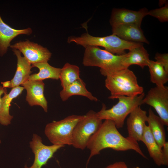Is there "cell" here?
<instances>
[{
	"label": "cell",
	"instance_id": "26",
	"mask_svg": "<svg viewBox=\"0 0 168 168\" xmlns=\"http://www.w3.org/2000/svg\"><path fill=\"white\" fill-rule=\"evenodd\" d=\"M155 58L156 61L161 64L165 71L168 72V54L156 53Z\"/></svg>",
	"mask_w": 168,
	"mask_h": 168
},
{
	"label": "cell",
	"instance_id": "14",
	"mask_svg": "<svg viewBox=\"0 0 168 168\" xmlns=\"http://www.w3.org/2000/svg\"><path fill=\"white\" fill-rule=\"evenodd\" d=\"M17 58V65L16 72L13 78L10 81L2 82L3 88H13L21 85L27 80L32 72L31 64L18 50L12 49Z\"/></svg>",
	"mask_w": 168,
	"mask_h": 168
},
{
	"label": "cell",
	"instance_id": "20",
	"mask_svg": "<svg viewBox=\"0 0 168 168\" xmlns=\"http://www.w3.org/2000/svg\"><path fill=\"white\" fill-rule=\"evenodd\" d=\"M147 122L151 132L159 146L162 148L166 141V133L162 120L155 114L151 108L148 110Z\"/></svg>",
	"mask_w": 168,
	"mask_h": 168
},
{
	"label": "cell",
	"instance_id": "28",
	"mask_svg": "<svg viewBox=\"0 0 168 168\" xmlns=\"http://www.w3.org/2000/svg\"><path fill=\"white\" fill-rule=\"evenodd\" d=\"M105 168H129L126 163L123 161L116 162L109 165Z\"/></svg>",
	"mask_w": 168,
	"mask_h": 168
},
{
	"label": "cell",
	"instance_id": "29",
	"mask_svg": "<svg viewBox=\"0 0 168 168\" xmlns=\"http://www.w3.org/2000/svg\"><path fill=\"white\" fill-rule=\"evenodd\" d=\"M7 90L6 88H3L2 86H0V104L2 95ZM1 141L0 139V143Z\"/></svg>",
	"mask_w": 168,
	"mask_h": 168
},
{
	"label": "cell",
	"instance_id": "4",
	"mask_svg": "<svg viewBox=\"0 0 168 168\" xmlns=\"http://www.w3.org/2000/svg\"><path fill=\"white\" fill-rule=\"evenodd\" d=\"M85 48L83 64L85 66L100 68V72L103 76L108 72L128 68L124 64L125 54L115 55L97 46Z\"/></svg>",
	"mask_w": 168,
	"mask_h": 168
},
{
	"label": "cell",
	"instance_id": "6",
	"mask_svg": "<svg viewBox=\"0 0 168 168\" xmlns=\"http://www.w3.org/2000/svg\"><path fill=\"white\" fill-rule=\"evenodd\" d=\"M84 115H72L58 121L47 124L44 133L53 144L72 145L74 128Z\"/></svg>",
	"mask_w": 168,
	"mask_h": 168
},
{
	"label": "cell",
	"instance_id": "22",
	"mask_svg": "<svg viewBox=\"0 0 168 168\" xmlns=\"http://www.w3.org/2000/svg\"><path fill=\"white\" fill-rule=\"evenodd\" d=\"M32 67L38 68V73L31 74L28 80L30 81H43L48 79L58 80L61 68L53 67L48 62L38 63L31 64Z\"/></svg>",
	"mask_w": 168,
	"mask_h": 168
},
{
	"label": "cell",
	"instance_id": "27",
	"mask_svg": "<svg viewBox=\"0 0 168 168\" xmlns=\"http://www.w3.org/2000/svg\"><path fill=\"white\" fill-rule=\"evenodd\" d=\"M162 155L163 165L167 166L168 165V142H166L162 148Z\"/></svg>",
	"mask_w": 168,
	"mask_h": 168
},
{
	"label": "cell",
	"instance_id": "16",
	"mask_svg": "<svg viewBox=\"0 0 168 168\" xmlns=\"http://www.w3.org/2000/svg\"><path fill=\"white\" fill-rule=\"evenodd\" d=\"M32 32L30 28L20 30L12 28L4 22L0 15V56L6 53L10 42L16 37L22 34L29 35Z\"/></svg>",
	"mask_w": 168,
	"mask_h": 168
},
{
	"label": "cell",
	"instance_id": "18",
	"mask_svg": "<svg viewBox=\"0 0 168 168\" xmlns=\"http://www.w3.org/2000/svg\"><path fill=\"white\" fill-rule=\"evenodd\" d=\"M73 95L85 96L92 101H98L97 98L87 90L85 83L81 78L63 88L60 92V97L63 101L67 100Z\"/></svg>",
	"mask_w": 168,
	"mask_h": 168
},
{
	"label": "cell",
	"instance_id": "1",
	"mask_svg": "<svg viewBox=\"0 0 168 168\" xmlns=\"http://www.w3.org/2000/svg\"><path fill=\"white\" fill-rule=\"evenodd\" d=\"M114 123L105 120L96 132L90 138L86 147L90 151L87 163L93 156L99 154L105 148H110L117 151L132 150L142 157L147 158L138 142L131 138L124 137L118 131Z\"/></svg>",
	"mask_w": 168,
	"mask_h": 168
},
{
	"label": "cell",
	"instance_id": "17",
	"mask_svg": "<svg viewBox=\"0 0 168 168\" xmlns=\"http://www.w3.org/2000/svg\"><path fill=\"white\" fill-rule=\"evenodd\" d=\"M24 88L18 86L12 88L9 93L6 90L4 96L1 97L0 104V124L4 126H8L11 124L13 116L10 114L9 108L11 103L14 98L19 96Z\"/></svg>",
	"mask_w": 168,
	"mask_h": 168
},
{
	"label": "cell",
	"instance_id": "23",
	"mask_svg": "<svg viewBox=\"0 0 168 168\" xmlns=\"http://www.w3.org/2000/svg\"><path fill=\"white\" fill-rule=\"evenodd\" d=\"M150 75V81L156 86H163L168 81V72L157 61L150 60L147 66Z\"/></svg>",
	"mask_w": 168,
	"mask_h": 168
},
{
	"label": "cell",
	"instance_id": "19",
	"mask_svg": "<svg viewBox=\"0 0 168 168\" xmlns=\"http://www.w3.org/2000/svg\"><path fill=\"white\" fill-rule=\"evenodd\" d=\"M149 54L143 45L129 50L125 54L124 64L127 68L132 65H137L143 68L147 66L150 60Z\"/></svg>",
	"mask_w": 168,
	"mask_h": 168
},
{
	"label": "cell",
	"instance_id": "24",
	"mask_svg": "<svg viewBox=\"0 0 168 168\" xmlns=\"http://www.w3.org/2000/svg\"><path fill=\"white\" fill-rule=\"evenodd\" d=\"M80 69L77 66L68 63L61 68L59 79L63 88L80 79Z\"/></svg>",
	"mask_w": 168,
	"mask_h": 168
},
{
	"label": "cell",
	"instance_id": "21",
	"mask_svg": "<svg viewBox=\"0 0 168 168\" xmlns=\"http://www.w3.org/2000/svg\"><path fill=\"white\" fill-rule=\"evenodd\" d=\"M141 141L146 146L150 157L155 164L158 166L163 165L162 148L157 143L146 125Z\"/></svg>",
	"mask_w": 168,
	"mask_h": 168
},
{
	"label": "cell",
	"instance_id": "25",
	"mask_svg": "<svg viewBox=\"0 0 168 168\" xmlns=\"http://www.w3.org/2000/svg\"><path fill=\"white\" fill-rule=\"evenodd\" d=\"M147 15H149L157 18L161 22L168 21V4L165 3L164 6L159 8L154 9L148 11Z\"/></svg>",
	"mask_w": 168,
	"mask_h": 168
},
{
	"label": "cell",
	"instance_id": "7",
	"mask_svg": "<svg viewBox=\"0 0 168 168\" xmlns=\"http://www.w3.org/2000/svg\"><path fill=\"white\" fill-rule=\"evenodd\" d=\"M102 123V120L98 117L97 112L93 110L88 111L74 128L72 145L76 148L84 149L91 137L98 130Z\"/></svg>",
	"mask_w": 168,
	"mask_h": 168
},
{
	"label": "cell",
	"instance_id": "2",
	"mask_svg": "<svg viewBox=\"0 0 168 168\" xmlns=\"http://www.w3.org/2000/svg\"><path fill=\"white\" fill-rule=\"evenodd\" d=\"M105 85L111 93L109 98L114 99L119 96H134L143 92L142 87L138 82L133 72L128 68L107 73Z\"/></svg>",
	"mask_w": 168,
	"mask_h": 168
},
{
	"label": "cell",
	"instance_id": "8",
	"mask_svg": "<svg viewBox=\"0 0 168 168\" xmlns=\"http://www.w3.org/2000/svg\"><path fill=\"white\" fill-rule=\"evenodd\" d=\"M146 104L153 107L165 125L168 126V87L157 86L151 88L143 100Z\"/></svg>",
	"mask_w": 168,
	"mask_h": 168
},
{
	"label": "cell",
	"instance_id": "3",
	"mask_svg": "<svg viewBox=\"0 0 168 168\" xmlns=\"http://www.w3.org/2000/svg\"><path fill=\"white\" fill-rule=\"evenodd\" d=\"M67 42H74L84 48L87 46H101L106 51L113 54L122 55L125 54V50L143 45V43L127 41L120 39L116 35H111L104 37H96L91 35L88 32L80 36H70Z\"/></svg>",
	"mask_w": 168,
	"mask_h": 168
},
{
	"label": "cell",
	"instance_id": "13",
	"mask_svg": "<svg viewBox=\"0 0 168 168\" xmlns=\"http://www.w3.org/2000/svg\"><path fill=\"white\" fill-rule=\"evenodd\" d=\"M26 91V100L32 106H40L45 112L48 111V102L44 95V83L43 81L27 80L21 85Z\"/></svg>",
	"mask_w": 168,
	"mask_h": 168
},
{
	"label": "cell",
	"instance_id": "9",
	"mask_svg": "<svg viewBox=\"0 0 168 168\" xmlns=\"http://www.w3.org/2000/svg\"><path fill=\"white\" fill-rule=\"evenodd\" d=\"M29 145L34 154V160L30 166L28 167L26 164L24 168H41L53 157L55 152L64 146L55 144L46 145L43 143L42 138L35 133L33 134Z\"/></svg>",
	"mask_w": 168,
	"mask_h": 168
},
{
	"label": "cell",
	"instance_id": "11",
	"mask_svg": "<svg viewBox=\"0 0 168 168\" xmlns=\"http://www.w3.org/2000/svg\"><path fill=\"white\" fill-rule=\"evenodd\" d=\"M145 8L134 11L125 8L113 9L110 22L112 27L123 24H136L141 26L143 18L147 15Z\"/></svg>",
	"mask_w": 168,
	"mask_h": 168
},
{
	"label": "cell",
	"instance_id": "30",
	"mask_svg": "<svg viewBox=\"0 0 168 168\" xmlns=\"http://www.w3.org/2000/svg\"><path fill=\"white\" fill-rule=\"evenodd\" d=\"M133 168H140V167L138 166H136V167H133Z\"/></svg>",
	"mask_w": 168,
	"mask_h": 168
},
{
	"label": "cell",
	"instance_id": "10",
	"mask_svg": "<svg viewBox=\"0 0 168 168\" xmlns=\"http://www.w3.org/2000/svg\"><path fill=\"white\" fill-rule=\"evenodd\" d=\"M10 47L20 51L31 64L48 62L52 55L47 48L29 40L18 42Z\"/></svg>",
	"mask_w": 168,
	"mask_h": 168
},
{
	"label": "cell",
	"instance_id": "12",
	"mask_svg": "<svg viewBox=\"0 0 168 168\" xmlns=\"http://www.w3.org/2000/svg\"><path fill=\"white\" fill-rule=\"evenodd\" d=\"M147 117L146 111L140 106L129 114L126 122L128 138L137 142L141 141Z\"/></svg>",
	"mask_w": 168,
	"mask_h": 168
},
{
	"label": "cell",
	"instance_id": "5",
	"mask_svg": "<svg viewBox=\"0 0 168 168\" xmlns=\"http://www.w3.org/2000/svg\"><path fill=\"white\" fill-rule=\"evenodd\" d=\"M145 96L143 92L134 96H121L118 97V103L109 109H107L105 104H102L100 111L97 112L98 117L101 120H109L113 121L116 128L123 127L127 116L137 107L143 104Z\"/></svg>",
	"mask_w": 168,
	"mask_h": 168
},
{
	"label": "cell",
	"instance_id": "15",
	"mask_svg": "<svg viewBox=\"0 0 168 168\" xmlns=\"http://www.w3.org/2000/svg\"><path fill=\"white\" fill-rule=\"evenodd\" d=\"M112 34L128 42L149 44L141 28L136 24H123L112 27Z\"/></svg>",
	"mask_w": 168,
	"mask_h": 168
}]
</instances>
